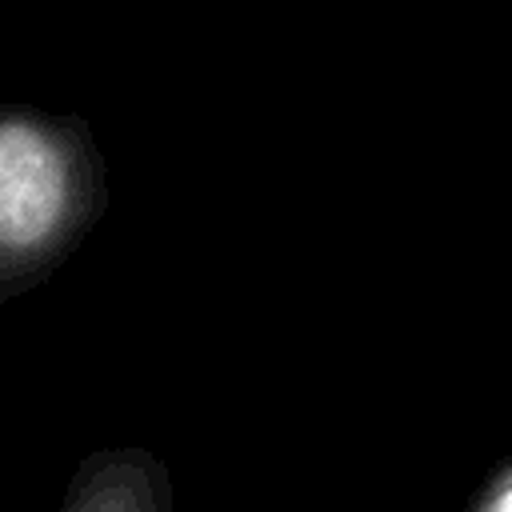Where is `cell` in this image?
Returning <instances> with one entry per match:
<instances>
[{
	"mask_svg": "<svg viewBox=\"0 0 512 512\" xmlns=\"http://www.w3.org/2000/svg\"><path fill=\"white\" fill-rule=\"evenodd\" d=\"M464 512H512V456H504L468 496Z\"/></svg>",
	"mask_w": 512,
	"mask_h": 512,
	"instance_id": "3957f363",
	"label": "cell"
},
{
	"mask_svg": "<svg viewBox=\"0 0 512 512\" xmlns=\"http://www.w3.org/2000/svg\"><path fill=\"white\" fill-rule=\"evenodd\" d=\"M168 464L148 448H100L76 464L52 512H172Z\"/></svg>",
	"mask_w": 512,
	"mask_h": 512,
	"instance_id": "7a4b0ae2",
	"label": "cell"
},
{
	"mask_svg": "<svg viewBox=\"0 0 512 512\" xmlns=\"http://www.w3.org/2000/svg\"><path fill=\"white\" fill-rule=\"evenodd\" d=\"M104 208V156L84 120L0 104V304L44 284Z\"/></svg>",
	"mask_w": 512,
	"mask_h": 512,
	"instance_id": "6da1fadb",
	"label": "cell"
}]
</instances>
